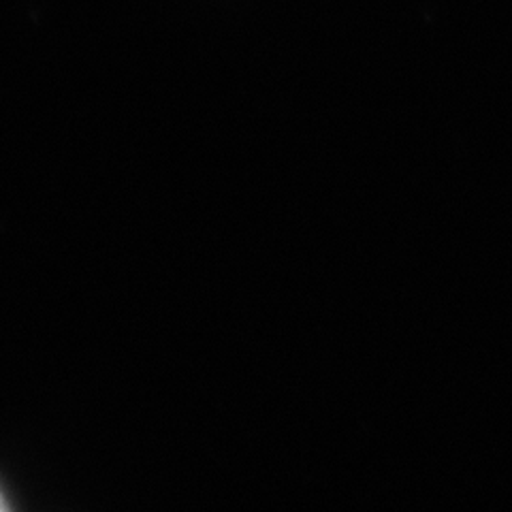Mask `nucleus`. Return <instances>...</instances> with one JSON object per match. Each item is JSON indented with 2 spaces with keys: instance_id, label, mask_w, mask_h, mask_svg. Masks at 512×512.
Listing matches in <instances>:
<instances>
[{
  "instance_id": "1",
  "label": "nucleus",
  "mask_w": 512,
  "mask_h": 512,
  "mask_svg": "<svg viewBox=\"0 0 512 512\" xmlns=\"http://www.w3.org/2000/svg\"><path fill=\"white\" fill-rule=\"evenodd\" d=\"M9 506H7V502H5V495H3V491H0V510H7Z\"/></svg>"
}]
</instances>
